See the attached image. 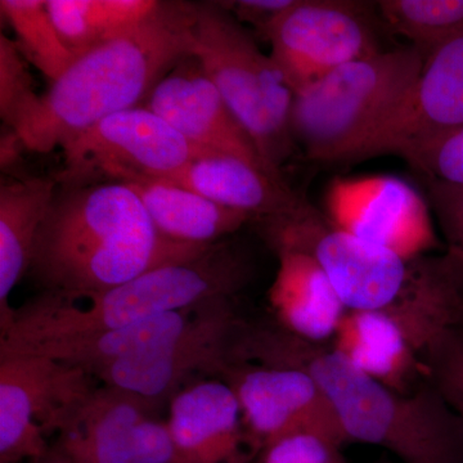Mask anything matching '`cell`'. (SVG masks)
<instances>
[{
	"label": "cell",
	"mask_w": 463,
	"mask_h": 463,
	"mask_svg": "<svg viewBox=\"0 0 463 463\" xmlns=\"http://www.w3.org/2000/svg\"><path fill=\"white\" fill-rule=\"evenodd\" d=\"M212 245L161 234L123 183L62 184L39 231L30 272L44 291L99 294L200 257Z\"/></svg>",
	"instance_id": "obj_1"
},
{
	"label": "cell",
	"mask_w": 463,
	"mask_h": 463,
	"mask_svg": "<svg viewBox=\"0 0 463 463\" xmlns=\"http://www.w3.org/2000/svg\"><path fill=\"white\" fill-rule=\"evenodd\" d=\"M243 359L306 371L327 398L345 441L385 448L402 463H463V428L430 385L404 394L359 371L340 353L277 325H254Z\"/></svg>",
	"instance_id": "obj_2"
},
{
	"label": "cell",
	"mask_w": 463,
	"mask_h": 463,
	"mask_svg": "<svg viewBox=\"0 0 463 463\" xmlns=\"http://www.w3.org/2000/svg\"><path fill=\"white\" fill-rule=\"evenodd\" d=\"M196 3L158 2L139 25L78 57L16 130L47 154L102 118L138 108L183 58L194 54Z\"/></svg>",
	"instance_id": "obj_3"
},
{
	"label": "cell",
	"mask_w": 463,
	"mask_h": 463,
	"mask_svg": "<svg viewBox=\"0 0 463 463\" xmlns=\"http://www.w3.org/2000/svg\"><path fill=\"white\" fill-rule=\"evenodd\" d=\"M251 277L242 250L216 242L200 257L165 265L99 294L44 291L2 323L0 356L47 341L114 330L154 317L232 298Z\"/></svg>",
	"instance_id": "obj_4"
},
{
	"label": "cell",
	"mask_w": 463,
	"mask_h": 463,
	"mask_svg": "<svg viewBox=\"0 0 463 463\" xmlns=\"http://www.w3.org/2000/svg\"><path fill=\"white\" fill-rule=\"evenodd\" d=\"M423 65L420 52L408 47L340 67L295 94L294 142L310 160L354 163L408 105Z\"/></svg>",
	"instance_id": "obj_5"
},
{
	"label": "cell",
	"mask_w": 463,
	"mask_h": 463,
	"mask_svg": "<svg viewBox=\"0 0 463 463\" xmlns=\"http://www.w3.org/2000/svg\"><path fill=\"white\" fill-rule=\"evenodd\" d=\"M194 56L243 125L265 165L283 179L291 155L295 94L273 58L265 56L222 2L196 3Z\"/></svg>",
	"instance_id": "obj_6"
},
{
	"label": "cell",
	"mask_w": 463,
	"mask_h": 463,
	"mask_svg": "<svg viewBox=\"0 0 463 463\" xmlns=\"http://www.w3.org/2000/svg\"><path fill=\"white\" fill-rule=\"evenodd\" d=\"M255 223L270 248L288 246L313 257L346 310L392 309L419 279L422 259L407 261L392 250L339 230L306 199Z\"/></svg>",
	"instance_id": "obj_7"
},
{
	"label": "cell",
	"mask_w": 463,
	"mask_h": 463,
	"mask_svg": "<svg viewBox=\"0 0 463 463\" xmlns=\"http://www.w3.org/2000/svg\"><path fill=\"white\" fill-rule=\"evenodd\" d=\"M97 386L76 365L41 355L0 356V463L50 456L60 434Z\"/></svg>",
	"instance_id": "obj_8"
},
{
	"label": "cell",
	"mask_w": 463,
	"mask_h": 463,
	"mask_svg": "<svg viewBox=\"0 0 463 463\" xmlns=\"http://www.w3.org/2000/svg\"><path fill=\"white\" fill-rule=\"evenodd\" d=\"M368 3L297 0L261 35L294 94L355 61L381 53Z\"/></svg>",
	"instance_id": "obj_9"
},
{
	"label": "cell",
	"mask_w": 463,
	"mask_h": 463,
	"mask_svg": "<svg viewBox=\"0 0 463 463\" xmlns=\"http://www.w3.org/2000/svg\"><path fill=\"white\" fill-rule=\"evenodd\" d=\"M65 172L58 184H87L115 172L161 178L196 158L216 154L185 139L147 108L116 112L63 143ZM223 155V154H222Z\"/></svg>",
	"instance_id": "obj_10"
},
{
	"label": "cell",
	"mask_w": 463,
	"mask_h": 463,
	"mask_svg": "<svg viewBox=\"0 0 463 463\" xmlns=\"http://www.w3.org/2000/svg\"><path fill=\"white\" fill-rule=\"evenodd\" d=\"M161 404L97 386L57 435L56 452L72 463H176Z\"/></svg>",
	"instance_id": "obj_11"
},
{
	"label": "cell",
	"mask_w": 463,
	"mask_h": 463,
	"mask_svg": "<svg viewBox=\"0 0 463 463\" xmlns=\"http://www.w3.org/2000/svg\"><path fill=\"white\" fill-rule=\"evenodd\" d=\"M240 323L232 298L206 301L179 339L105 365L93 377L102 385L125 390L155 403H170L174 395L190 385L191 377H219L230 362L232 341Z\"/></svg>",
	"instance_id": "obj_12"
},
{
	"label": "cell",
	"mask_w": 463,
	"mask_h": 463,
	"mask_svg": "<svg viewBox=\"0 0 463 463\" xmlns=\"http://www.w3.org/2000/svg\"><path fill=\"white\" fill-rule=\"evenodd\" d=\"M325 206L332 225L407 261L421 260L439 246L430 203L395 176H336L326 191Z\"/></svg>",
	"instance_id": "obj_13"
},
{
	"label": "cell",
	"mask_w": 463,
	"mask_h": 463,
	"mask_svg": "<svg viewBox=\"0 0 463 463\" xmlns=\"http://www.w3.org/2000/svg\"><path fill=\"white\" fill-rule=\"evenodd\" d=\"M219 379L233 390L259 453L297 432H318L346 443L327 398L306 371L230 361Z\"/></svg>",
	"instance_id": "obj_14"
},
{
	"label": "cell",
	"mask_w": 463,
	"mask_h": 463,
	"mask_svg": "<svg viewBox=\"0 0 463 463\" xmlns=\"http://www.w3.org/2000/svg\"><path fill=\"white\" fill-rule=\"evenodd\" d=\"M463 128V32L423 65L410 102L355 157L401 156L411 166L426 149Z\"/></svg>",
	"instance_id": "obj_15"
},
{
	"label": "cell",
	"mask_w": 463,
	"mask_h": 463,
	"mask_svg": "<svg viewBox=\"0 0 463 463\" xmlns=\"http://www.w3.org/2000/svg\"><path fill=\"white\" fill-rule=\"evenodd\" d=\"M146 108L194 145L241 158L274 176L251 136L228 108L194 54L183 58L161 79L149 94Z\"/></svg>",
	"instance_id": "obj_16"
},
{
	"label": "cell",
	"mask_w": 463,
	"mask_h": 463,
	"mask_svg": "<svg viewBox=\"0 0 463 463\" xmlns=\"http://www.w3.org/2000/svg\"><path fill=\"white\" fill-rule=\"evenodd\" d=\"M166 421L176 463H252L259 455L223 380H197L183 388L170 401Z\"/></svg>",
	"instance_id": "obj_17"
},
{
	"label": "cell",
	"mask_w": 463,
	"mask_h": 463,
	"mask_svg": "<svg viewBox=\"0 0 463 463\" xmlns=\"http://www.w3.org/2000/svg\"><path fill=\"white\" fill-rule=\"evenodd\" d=\"M331 347L354 367L404 394L430 385L421 349L392 310H346Z\"/></svg>",
	"instance_id": "obj_18"
},
{
	"label": "cell",
	"mask_w": 463,
	"mask_h": 463,
	"mask_svg": "<svg viewBox=\"0 0 463 463\" xmlns=\"http://www.w3.org/2000/svg\"><path fill=\"white\" fill-rule=\"evenodd\" d=\"M279 269L270 286V309L282 330L309 343L331 341L346 307L313 257L288 246L270 248Z\"/></svg>",
	"instance_id": "obj_19"
},
{
	"label": "cell",
	"mask_w": 463,
	"mask_h": 463,
	"mask_svg": "<svg viewBox=\"0 0 463 463\" xmlns=\"http://www.w3.org/2000/svg\"><path fill=\"white\" fill-rule=\"evenodd\" d=\"M151 179L178 185L218 205L245 213L252 222L288 212L304 200L283 179L222 154L196 158L178 172Z\"/></svg>",
	"instance_id": "obj_20"
},
{
	"label": "cell",
	"mask_w": 463,
	"mask_h": 463,
	"mask_svg": "<svg viewBox=\"0 0 463 463\" xmlns=\"http://www.w3.org/2000/svg\"><path fill=\"white\" fill-rule=\"evenodd\" d=\"M108 178L123 183L139 197L156 230L182 242L212 245L252 222L245 213L218 205L178 185L128 172Z\"/></svg>",
	"instance_id": "obj_21"
},
{
	"label": "cell",
	"mask_w": 463,
	"mask_h": 463,
	"mask_svg": "<svg viewBox=\"0 0 463 463\" xmlns=\"http://www.w3.org/2000/svg\"><path fill=\"white\" fill-rule=\"evenodd\" d=\"M57 190V178L50 176L3 179L0 185V325L14 310L9 297L32 267L36 239Z\"/></svg>",
	"instance_id": "obj_22"
},
{
	"label": "cell",
	"mask_w": 463,
	"mask_h": 463,
	"mask_svg": "<svg viewBox=\"0 0 463 463\" xmlns=\"http://www.w3.org/2000/svg\"><path fill=\"white\" fill-rule=\"evenodd\" d=\"M203 304L114 330L47 341L14 355L47 356L83 368L93 376L105 365L152 352L179 339L191 327Z\"/></svg>",
	"instance_id": "obj_23"
},
{
	"label": "cell",
	"mask_w": 463,
	"mask_h": 463,
	"mask_svg": "<svg viewBox=\"0 0 463 463\" xmlns=\"http://www.w3.org/2000/svg\"><path fill=\"white\" fill-rule=\"evenodd\" d=\"M156 0H47L61 41L76 58L145 21Z\"/></svg>",
	"instance_id": "obj_24"
},
{
	"label": "cell",
	"mask_w": 463,
	"mask_h": 463,
	"mask_svg": "<svg viewBox=\"0 0 463 463\" xmlns=\"http://www.w3.org/2000/svg\"><path fill=\"white\" fill-rule=\"evenodd\" d=\"M376 9L383 25L408 39L423 61L463 32V0H381Z\"/></svg>",
	"instance_id": "obj_25"
},
{
	"label": "cell",
	"mask_w": 463,
	"mask_h": 463,
	"mask_svg": "<svg viewBox=\"0 0 463 463\" xmlns=\"http://www.w3.org/2000/svg\"><path fill=\"white\" fill-rule=\"evenodd\" d=\"M0 11L16 33L18 51L52 83L75 62L58 35L45 0H2Z\"/></svg>",
	"instance_id": "obj_26"
},
{
	"label": "cell",
	"mask_w": 463,
	"mask_h": 463,
	"mask_svg": "<svg viewBox=\"0 0 463 463\" xmlns=\"http://www.w3.org/2000/svg\"><path fill=\"white\" fill-rule=\"evenodd\" d=\"M431 388L437 390L463 428V309L438 332L423 354Z\"/></svg>",
	"instance_id": "obj_27"
},
{
	"label": "cell",
	"mask_w": 463,
	"mask_h": 463,
	"mask_svg": "<svg viewBox=\"0 0 463 463\" xmlns=\"http://www.w3.org/2000/svg\"><path fill=\"white\" fill-rule=\"evenodd\" d=\"M41 96L33 90V76L16 43L0 36V116L16 130L32 115Z\"/></svg>",
	"instance_id": "obj_28"
},
{
	"label": "cell",
	"mask_w": 463,
	"mask_h": 463,
	"mask_svg": "<svg viewBox=\"0 0 463 463\" xmlns=\"http://www.w3.org/2000/svg\"><path fill=\"white\" fill-rule=\"evenodd\" d=\"M426 179L429 203L446 237L448 251L440 258L444 270L463 295V185Z\"/></svg>",
	"instance_id": "obj_29"
},
{
	"label": "cell",
	"mask_w": 463,
	"mask_h": 463,
	"mask_svg": "<svg viewBox=\"0 0 463 463\" xmlns=\"http://www.w3.org/2000/svg\"><path fill=\"white\" fill-rule=\"evenodd\" d=\"M341 444L318 432H297L268 444L257 463H345Z\"/></svg>",
	"instance_id": "obj_30"
},
{
	"label": "cell",
	"mask_w": 463,
	"mask_h": 463,
	"mask_svg": "<svg viewBox=\"0 0 463 463\" xmlns=\"http://www.w3.org/2000/svg\"><path fill=\"white\" fill-rule=\"evenodd\" d=\"M412 167L428 178L463 185V128L426 149Z\"/></svg>",
	"instance_id": "obj_31"
},
{
	"label": "cell",
	"mask_w": 463,
	"mask_h": 463,
	"mask_svg": "<svg viewBox=\"0 0 463 463\" xmlns=\"http://www.w3.org/2000/svg\"><path fill=\"white\" fill-rule=\"evenodd\" d=\"M295 2L297 0H239L222 3L241 24L243 21L251 24L259 33H263Z\"/></svg>",
	"instance_id": "obj_32"
},
{
	"label": "cell",
	"mask_w": 463,
	"mask_h": 463,
	"mask_svg": "<svg viewBox=\"0 0 463 463\" xmlns=\"http://www.w3.org/2000/svg\"><path fill=\"white\" fill-rule=\"evenodd\" d=\"M21 147H25L14 130L9 129L2 138V169L14 165L20 154Z\"/></svg>",
	"instance_id": "obj_33"
},
{
	"label": "cell",
	"mask_w": 463,
	"mask_h": 463,
	"mask_svg": "<svg viewBox=\"0 0 463 463\" xmlns=\"http://www.w3.org/2000/svg\"><path fill=\"white\" fill-rule=\"evenodd\" d=\"M32 463H72L70 459H67L66 457L61 455V453L56 452V450L52 448V452L50 456L45 457V458L39 459V461L32 462Z\"/></svg>",
	"instance_id": "obj_34"
}]
</instances>
